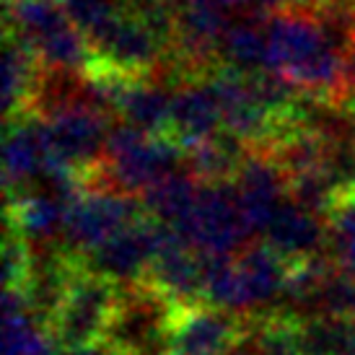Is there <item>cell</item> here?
<instances>
[{
  "mask_svg": "<svg viewBox=\"0 0 355 355\" xmlns=\"http://www.w3.org/2000/svg\"><path fill=\"white\" fill-rule=\"evenodd\" d=\"M117 283L91 272L89 267H76L50 324H47L60 350L101 343L107 337L109 322L117 309Z\"/></svg>",
  "mask_w": 355,
  "mask_h": 355,
  "instance_id": "cell-4",
  "label": "cell"
},
{
  "mask_svg": "<svg viewBox=\"0 0 355 355\" xmlns=\"http://www.w3.org/2000/svg\"><path fill=\"white\" fill-rule=\"evenodd\" d=\"M182 164H187V150L174 138L148 135L119 119L114 128H109L104 158L86 177V184L138 195L158 179L179 171Z\"/></svg>",
  "mask_w": 355,
  "mask_h": 355,
  "instance_id": "cell-1",
  "label": "cell"
},
{
  "mask_svg": "<svg viewBox=\"0 0 355 355\" xmlns=\"http://www.w3.org/2000/svg\"><path fill=\"white\" fill-rule=\"evenodd\" d=\"M60 355H122L117 347H112L107 340L94 343V345H80V347H62Z\"/></svg>",
  "mask_w": 355,
  "mask_h": 355,
  "instance_id": "cell-27",
  "label": "cell"
},
{
  "mask_svg": "<svg viewBox=\"0 0 355 355\" xmlns=\"http://www.w3.org/2000/svg\"><path fill=\"white\" fill-rule=\"evenodd\" d=\"M249 143L239 135L220 130L213 138L187 148V168L200 182H231L239 166L249 156Z\"/></svg>",
  "mask_w": 355,
  "mask_h": 355,
  "instance_id": "cell-21",
  "label": "cell"
},
{
  "mask_svg": "<svg viewBox=\"0 0 355 355\" xmlns=\"http://www.w3.org/2000/svg\"><path fill=\"white\" fill-rule=\"evenodd\" d=\"M200 187H202V182L184 166L168 177L158 179L156 184H150L143 192L140 202H143L146 216L156 218L166 226H177L179 220L187 216L192 202L198 200Z\"/></svg>",
  "mask_w": 355,
  "mask_h": 355,
  "instance_id": "cell-22",
  "label": "cell"
},
{
  "mask_svg": "<svg viewBox=\"0 0 355 355\" xmlns=\"http://www.w3.org/2000/svg\"><path fill=\"white\" fill-rule=\"evenodd\" d=\"M353 329L350 316L319 314L298 322V343L304 355H345Z\"/></svg>",
  "mask_w": 355,
  "mask_h": 355,
  "instance_id": "cell-24",
  "label": "cell"
},
{
  "mask_svg": "<svg viewBox=\"0 0 355 355\" xmlns=\"http://www.w3.org/2000/svg\"><path fill=\"white\" fill-rule=\"evenodd\" d=\"M249 327L252 316L220 306H184L174 316L168 355H226L247 337Z\"/></svg>",
  "mask_w": 355,
  "mask_h": 355,
  "instance_id": "cell-9",
  "label": "cell"
},
{
  "mask_svg": "<svg viewBox=\"0 0 355 355\" xmlns=\"http://www.w3.org/2000/svg\"><path fill=\"white\" fill-rule=\"evenodd\" d=\"M171 94L158 80L117 78L114 114L122 122L143 130L148 135H166L171 125Z\"/></svg>",
  "mask_w": 355,
  "mask_h": 355,
  "instance_id": "cell-18",
  "label": "cell"
},
{
  "mask_svg": "<svg viewBox=\"0 0 355 355\" xmlns=\"http://www.w3.org/2000/svg\"><path fill=\"white\" fill-rule=\"evenodd\" d=\"M50 140V164L78 171L86 179L104 158L109 138L107 112L89 107L83 101L65 104L44 117Z\"/></svg>",
  "mask_w": 355,
  "mask_h": 355,
  "instance_id": "cell-7",
  "label": "cell"
},
{
  "mask_svg": "<svg viewBox=\"0 0 355 355\" xmlns=\"http://www.w3.org/2000/svg\"><path fill=\"white\" fill-rule=\"evenodd\" d=\"M158 291H164L177 306L202 304V262L200 252L184 244L174 228L168 226L166 236L161 241L148 277Z\"/></svg>",
  "mask_w": 355,
  "mask_h": 355,
  "instance_id": "cell-14",
  "label": "cell"
},
{
  "mask_svg": "<svg viewBox=\"0 0 355 355\" xmlns=\"http://www.w3.org/2000/svg\"><path fill=\"white\" fill-rule=\"evenodd\" d=\"M166 223L143 216L132 226L114 234L104 244L91 249L89 254L80 257V265L89 267L96 275H104L112 283H117L119 288L143 283L148 277L153 257L166 236Z\"/></svg>",
  "mask_w": 355,
  "mask_h": 355,
  "instance_id": "cell-8",
  "label": "cell"
},
{
  "mask_svg": "<svg viewBox=\"0 0 355 355\" xmlns=\"http://www.w3.org/2000/svg\"><path fill=\"white\" fill-rule=\"evenodd\" d=\"M179 309L182 306L150 280L119 288L117 309L104 340L122 355H168V337Z\"/></svg>",
  "mask_w": 355,
  "mask_h": 355,
  "instance_id": "cell-2",
  "label": "cell"
},
{
  "mask_svg": "<svg viewBox=\"0 0 355 355\" xmlns=\"http://www.w3.org/2000/svg\"><path fill=\"white\" fill-rule=\"evenodd\" d=\"M70 21L78 26L86 37L104 29L109 21H114L119 13H125V0H62Z\"/></svg>",
  "mask_w": 355,
  "mask_h": 355,
  "instance_id": "cell-25",
  "label": "cell"
},
{
  "mask_svg": "<svg viewBox=\"0 0 355 355\" xmlns=\"http://www.w3.org/2000/svg\"><path fill=\"white\" fill-rule=\"evenodd\" d=\"M171 228L200 254H236L254 234L239 205L234 182H202L187 216Z\"/></svg>",
  "mask_w": 355,
  "mask_h": 355,
  "instance_id": "cell-3",
  "label": "cell"
},
{
  "mask_svg": "<svg viewBox=\"0 0 355 355\" xmlns=\"http://www.w3.org/2000/svg\"><path fill=\"white\" fill-rule=\"evenodd\" d=\"M47 164H50L47 122L34 112L19 114V119L10 122L6 130V146H3V182L8 198L34 187Z\"/></svg>",
  "mask_w": 355,
  "mask_h": 355,
  "instance_id": "cell-11",
  "label": "cell"
},
{
  "mask_svg": "<svg viewBox=\"0 0 355 355\" xmlns=\"http://www.w3.org/2000/svg\"><path fill=\"white\" fill-rule=\"evenodd\" d=\"M226 355H257L254 345H252V340H249V332H247V337H244V340H241V343H239V345Z\"/></svg>",
  "mask_w": 355,
  "mask_h": 355,
  "instance_id": "cell-29",
  "label": "cell"
},
{
  "mask_svg": "<svg viewBox=\"0 0 355 355\" xmlns=\"http://www.w3.org/2000/svg\"><path fill=\"white\" fill-rule=\"evenodd\" d=\"M226 6L218 0H177L174 6V44L177 58L187 70L207 65L218 58V47L223 34L231 26Z\"/></svg>",
  "mask_w": 355,
  "mask_h": 355,
  "instance_id": "cell-12",
  "label": "cell"
},
{
  "mask_svg": "<svg viewBox=\"0 0 355 355\" xmlns=\"http://www.w3.org/2000/svg\"><path fill=\"white\" fill-rule=\"evenodd\" d=\"M89 42L94 52L91 70L122 78H138L148 70H156L166 52V40L158 37L146 21H140L130 10L119 13L104 29L91 34Z\"/></svg>",
  "mask_w": 355,
  "mask_h": 355,
  "instance_id": "cell-6",
  "label": "cell"
},
{
  "mask_svg": "<svg viewBox=\"0 0 355 355\" xmlns=\"http://www.w3.org/2000/svg\"><path fill=\"white\" fill-rule=\"evenodd\" d=\"M223 125V112L220 101L216 96V89L205 83H182L171 94V125H168V138H174L187 150L202 140L213 138L220 132Z\"/></svg>",
  "mask_w": 355,
  "mask_h": 355,
  "instance_id": "cell-17",
  "label": "cell"
},
{
  "mask_svg": "<svg viewBox=\"0 0 355 355\" xmlns=\"http://www.w3.org/2000/svg\"><path fill=\"white\" fill-rule=\"evenodd\" d=\"M218 60L223 62V68L244 73V76L267 70L265 24H257L252 19L231 21L218 47Z\"/></svg>",
  "mask_w": 355,
  "mask_h": 355,
  "instance_id": "cell-23",
  "label": "cell"
},
{
  "mask_svg": "<svg viewBox=\"0 0 355 355\" xmlns=\"http://www.w3.org/2000/svg\"><path fill=\"white\" fill-rule=\"evenodd\" d=\"M239 205L254 234H262L277 210L291 198V177L270 148H252L236 177L231 179Z\"/></svg>",
  "mask_w": 355,
  "mask_h": 355,
  "instance_id": "cell-10",
  "label": "cell"
},
{
  "mask_svg": "<svg viewBox=\"0 0 355 355\" xmlns=\"http://www.w3.org/2000/svg\"><path fill=\"white\" fill-rule=\"evenodd\" d=\"M44 65L21 40L8 34L6 42V58H3V107L6 117L13 119L26 114L31 101L37 96Z\"/></svg>",
  "mask_w": 355,
  "mask_h": 355,
  "instance_id": "cell-20",
  "label": "cell"
},
{
  "mask_svg": "<svg viewBox=\"0 0 355 355\" xmlns=\"http://www.w3.org/2000/svg\"><path fill=\"white\" fill-rule=\"evenodd\" d=\"M296 0H252V8L257 10H280V8H288V6H293Z\"/></svg>",
  "mask_w": 355,
  "mask_h": 355,
  "instance_id": "cell-28",
  "label": "cell"
},
{
  "mask_svg": "<svg viewBox=\"0 0 355 355\" xmlns=\"http://www.w3.org/2000/svg\"><path fill=\"white\" fill-rule=\"evenodd\" d=\"M220 6H226V8H241V6H249L252 8V0H218Z\"/></svg>",
  "mask_w": 355,
  "mask_h": 355,
  "instance_id": "cell-31",
  "label": "cell"
},
{
  "mask_svg": "<svg viewBox=\"0 0 355 355\" xmlns=\"http://www.w3.org/2000/svg\"><path fill=\"white\" fill-rule=\"evenodd\" d=\"M70 200L50 187H29L8 198V226L16 228L31 247H52L62 241Z\"/></svg>",
  "mask_w": 355,
  "mask_h": 355,
  "instance_id": "cell-16",
  "label": "cell"
},
{
  "mask_svg": "<svg viewBox=\"0 0 355 355\" xmlns=\"http://www.w3.org/2000/svg\"><path fill=\"white\" fill-rule=\"evenodd\" d=\"M262 236L270 247L280 252L291 265L304 262L309 257L329 252V226L327 218L316 216L293 198H288L267 223Z\"/></svg>",
  "mask_w": 355,
  "mask_h": 355,
  "instance_id": "cell-15",
  "label": "cell"
},
{
  "mask_svg": "<svg viewBox=\"0 0 355 355\" xmlns=\"http://www.w3.org/2000/svg\"><path fill=\"white\" fill-rule=\"evenodd\" d=\"M350 112H353V117H355V80L350 83V89H347V96H345V101H343Z\"/></svg>",
  "mask_w": 355,
  "mask_h": 355,
  "instance_id": "cell-30",
  "label": "cell"
},
{
  "mask_svg": "<svg viewBox=\"0 0 355 355\" xmlns=\"http://www.w3.org/2000/svg\"><path fill=\"white\" fill-rule=\"evenodd\" d=\"M143 216V202L135 195L86 184L78 192V198L70 202L60 244L68 254L80 259Z\"/></svg>",
  "mask_w": 355,
  "mask_h": 355,
  "instance_id": "cell-5",
  "label": "cell"
},
{
  "mask_svg": "<svg viewBox=\"0 0 355 355\" xmlns=\"http://www.w3.org/2000/svg\"><path fill=\"white\" fill-rule=\"evenodd\" d=\"M236 267L241 280L244 314L259 316L272 311L283 298L291 275V262L262 239V241H249L241 252H236Z\"/></svg>",
  "mask_w": 355,
  "mask_h": 355,
  "instance_id": "cell-13",
  "label": "cell"
},
{
  "mask_svg": "<svg viewBox=\"0 0 355 355\" xmlns=\"http://www.w3.org/2000/svg\"><path fill=\"white\" fill-rule=\"evenodd\" d=\"M3 319V355H58L50 327L34 314L21 288H6Z\"/></svg>",
  "mask_w": 355,
  "mask_h": 355,
  "instance_id": "cell-19",
  "label": "cell"
},
{
  "mask_svg": "<svg viewBox=\"0 0 355 355\" xmlns=\"http://www.w3.org/2000/svg\"><path fill=\"white\" fill-rule=\"evenodd\" d=\"M31 244L21 236L16 228L8 226L6 234V262H3V272H6V288H21L26 283L31 272Z\"/></svg>",
  "mask_w": 355,
  "mask_h": 355,
  "instance_id": "cell-26",
  "label": "cell"
}]
</instances>
